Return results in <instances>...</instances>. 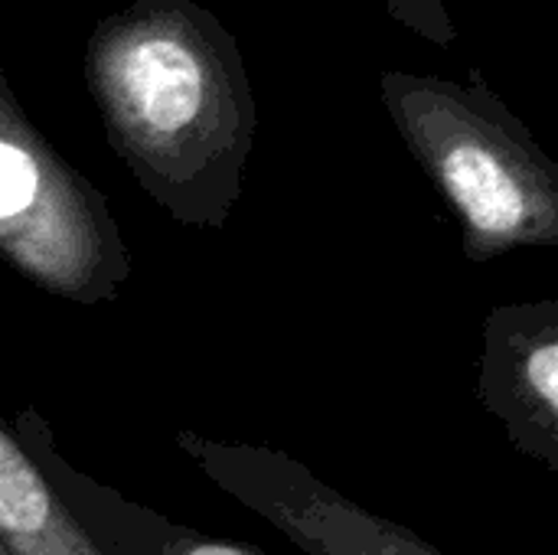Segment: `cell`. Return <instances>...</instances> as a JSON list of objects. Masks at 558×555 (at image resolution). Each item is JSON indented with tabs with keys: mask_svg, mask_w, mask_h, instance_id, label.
<instances>
[{
	"mask_svg": "<svg viewBox=\"0 0 558 555\" xmlns=\"http://www.w3.org/2000/svg\"><path fill=\"white\" fill-rule=\"evenodd\" d=\"M85 75L111 150L177 222L222 229L255 144L245 59L186 0H137L92 36Z\"/></svg>",
	"mask_w": 558,
	"mask_h": 555,
	"instance_id": "obj_1",
	"label": "cell"
},
{
	"mask_svg": "<svg viewBox=\"0 0 558 555\" xmlns=\"http://www.w3.org/2000/svg\"><path fill=\"white\" fill-rule=\"evenodd\" d=\"M383 101L451 209L468 262L558 245V164L487 88L383 75Z\"/></svg>",
	"mask_w": 558,
	"mask_h": 555,
	"instance_id": "obj_2",
	"label": "cell"
},
{
	"mask_svg": "<svg viewBox=\"0 0 558 555\" xmlns=\"http://www.w3.org/2000/svg\"><path fill=\"white\" fill-rule=\"evenodd\" d=\"M0 262L72 304L114 301L131 252L105 193L26 118L0 72Z\"/></svg>",
	"mask_w": 558,
	"mask_h": 555,
	"instance_id": "obj_3",
	"label": "cell"
},
{
	"mask_svg": "<svg viewBox=\"0 0 558 555\" xmlns=\"http://www.w3.org/2000/svg\"><path fill=\"white\" fill-rule=\"evenodd\" d=\"M173 442L206 481L304 555H451L350 500L281 448L206 438L190 429H180Z\"/></svg>",
	"mask_w": 558,
	"mask_h": 555,
	"instance_id": "obj_4",
	"label": "cell"
},
{
	"mask_svg": "<svg viewBox=\"0 0 558 555\" xmlns=\"http://www.w3.org/2000/svg\"><path fill=\"white\" fill-rule=\"evenodd\" d=\"M477 399L510 445L558 474V301L500 304L484 317Z\"/></svg>",
	"mask_w": 558,
	"mask_h": 555,
	"instance_id": "obj_5",
	"label": "cell"
},
{
	"mask_svg": "<svg viewBox=\"0 0 558 555\" xmlns=\"http://www.w3.org/2000/svg\"><path fill=\"white\" fill-rule=\"evenodd\" d=\"M10 429L101 555H268L248 543L216 540L193 527H180L154 507L128 500L114 487L78 471L62 455L52 425L36 406H23Z\"/></svg>",
	"mask_w": 558,
	"mask_h": 555,
	"instance_id": "obj_6",
	"label": "cell"
},
{
	"mask_svg": "<svg viewBox=\"0 0 558 555\" xmlns=\"http://www.w3.org/2000/svg\"><path fill=\"white\" fill-rule=\"evenodd\" d=\"M0 546L7 555H101L3 419Z\"/></svg>",
	"mask_w": 558,
	"mask_h": 555,
	"instance_id": "obj_7",
	"label": "cell"
},
{
	"mask_svg": "<svg viewBox=\"0 0 558 555\" xmlns=\"http://www.w3.org/2000/svg\"><path fill=\"white\" fill-rule=\"evenodd\" d=\"M0 555H7V553H3V546H0Z\"/></svg>",
	"mask_w": 558,
	"mask_h": 555,
	"instance_id": "obj_8",
	"label": "cell"
}]
</instances>
